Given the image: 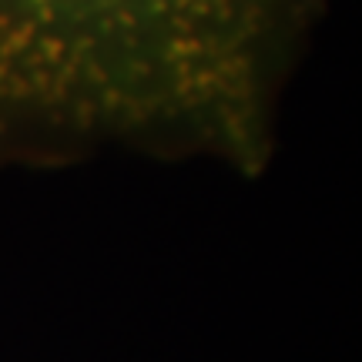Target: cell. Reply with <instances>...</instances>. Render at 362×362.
I'll return each mask as SVG.
<instances>
[{
  "label": "cell",
  "mask_w": 362,
  "mask_h": 362,
  "mask_svg": "<svg viewBox=\"0 0 362 362\" xmlns=\"http://www.w3.org/2000/svg\"><path fill=\"white\" fill-rule=\"evenodd\" d=\"M319 0H0V168L98 151L259 175Z\"/></svg>",
  "instance_id": "cell-1"
}]
</instances>
